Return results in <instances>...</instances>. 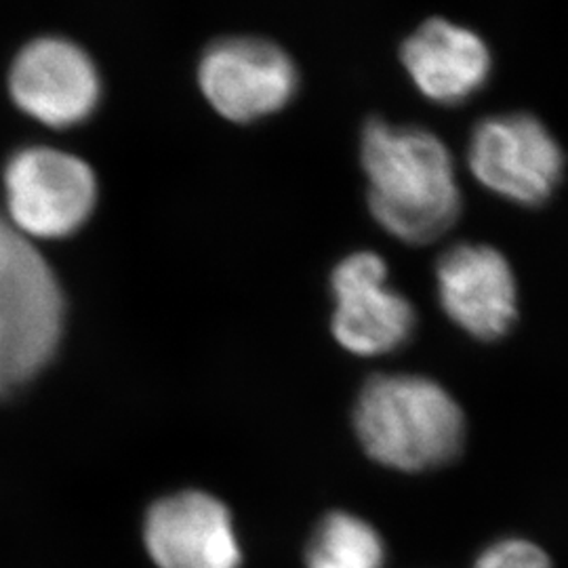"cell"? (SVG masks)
I'll list each match as a JSON object with an SVG mask.
<instances>
[{
	"mask_svg": "<svg viewBox=\"0 0 568 568\" xmlns=\"http://www.w3.org/2000/svg\"><path fill=\"white\" fill-rule=\"evenodd\" d=\"M436 284L448 318L474 339L497 342L518 321L516 272L490 244L448 246L436 264Z\"/></svg>",
	"mask_w": 568,
	"mask_h": 568,
	"instance_id": "obj_10",
	"label": "cell"
},
{
	"mask_svg": "<svg viewBox=\"0 0 568 568\" xmlns=\"http://www.w3.org/2000/svg\"><path fill=\"white\" fill-rule=\"evenodd\" d=\"M63 321L65 300L53 267L0 213V400L51 363Z\"/></svg>",
	"mask_w": 568,
	"mask_h": 568,
	"instance_id": "obj_3",
	"label": "cell"
},
{
	"mask_svg": "<svg viewBox=\"0 0 568 568\" xmlns=\"http://www.w3.org/2000/svg\"><path fill=\"white\" fill-rule=\"evenodd\" d=\"M333 335L363 356L386 354L406 344L417 325L415 307L387 286V265L375 251H356L335 265Z\"/></svg>",
	"mask_w": 568,
	"mask_h": 568,
	"instance_id": "obj_7",
	"label": "cell"
},
{
	"mask_svg": "<svg viewBox=\"0 0 568 568\" xmlns=\"http://www.w3.org/2000/svg\"><path fill=\"white\" fill-rule=\"evenodd\" d=\"M9 93L28 116L49 126H70L95 110L102 79L81 44L39 37L23 44L11 63Z\"/></svg>",
	"mask_w": 568,
	"mask_h": 568,
	"instance_id": "obj_8",
	"label": "cell"
},
{
	"mask_svg": "<svg viewBox=\"0 0 568 568\" xmlns=\"http://www.w3.org/2000/svg\"><path fill=\"white\" fill-rule=\"evenodd\" d=\"M7 220L28 239L77 232L98 201V180L81 156L51 145L18 148L2 169Z\"/></svg>",
	"mask_w": 568,
	"mask_h": 568,
	"instance_id": "obj_4",
	"label": "cell"
},
{
	"mask_svg": "<svg viewBox=\"0 0 568 568\" xmlns=\"http://www.w3.org/2000/svg\"><path fill=\"white\" fill-rule=\"evenodd\" d=\"M386 558L379 530L349 511L325 516L305 548V568H384Z\"/></svg>",
	"mask_w": 568,
	"mask_h": 568,
	"instance_id": "obj_12",
	"label": "cell"
},
{
	"mask_svg": "<svg viewBox=\"0 0 568 568\" xmlns=\"http://www.w3.org/2000/svg\"><path fill=\"white\" fill-rule=\"evenodd\" d=\"M142 537L156 568L243 567L232 511L204 490H180L154 501L145 511Z\"/></svg>",
	"mask_w": 568,
	"mask_h": 568,
	"instance_id": "obj_9",
	"label": "cell"
},
{
	"mask_svg": "<svg viewBox=\"0 0 568 568\" xmlns=\"http://www.w3.org/2000/svg\"><path fill=\"white\" fill-rule=\"evenodd\" d=\"M474 568H551V560L537 544L523 537H506L490 544Z\"/></svg>",
	"mask_w": 568,
	"mask_h": 568,
	"instance_id": "obj_13",
	"label": "cell"
},
{
	"mask_svg": "<svg viewBox=\"0 0 568 568\" xmlns=\"http://www.w3.org/2000/svg\"><path fill=\"white\" fill-rule=\"evenodd\" d=\"M354 426L368 457L400 471L445 466L466 443L462 405L417 373L373 375L358 394Z\"/></svg>",
	"mask_w": 568,
	"mask_h": 568,
	"instance_id": "obj_2",
	"label": "cell"
},
{
	"mask_svg": "<svg viewBox=\"0 0 568 568\" xmlns=\"http://www.w3.org/2000/svg\"><path fill=\"white\" fill-rule=\"evenodd\" d=\"M467 166L509 203L539 206L556 194L567 171L565 148L530 112H504L478 122L467 143Z\"/></svg>",
	"mask_w": 568,
	"mask_h": 568,
	"instance_id": "obj_5",
	"label": "cell"
},
{
	"mask_svg": "<svg viewBox=\"0 0 568 568\" xmlns=\"http://www.w3.org/2000/svg\"><path fill=\"white\" fill-rule=\"evenodd\" d=\"M204 98L232 121H255L288 102L297 89V68L276 42L227 37L211 42L199 63Z\"/></svg>",
	"mask_w": 568,
	"mask_h": 568,
	"instance_id": "obj_6",
	"label": "cell"
},
{
	"mask_svg": "<svg viewBox=\"0 0 568 568\" xmlns=\"http://www.w3.org/2000/svg\"><path fill=\"white\" fill-rule=\"evenodd\" d=\"M406 72L429 100L462 103L478 93L493 72L487 41L462 23L432 18L400 47Z\"/></svg>",
	"mask_w": 568,
	"mask_h": 568,
	"instance_id": "obj_11",
	"label": "cell"
},
{
	"mask_svg": "<svg viewBox=\"0 0 568 568\" xmlns=\"http://www.w3.org/2000/svg\"><path fill=\"white\" fill-rule=\"evenodd\" d=\"M361 159L368 206L389 234L427 244L457 224L462 187L453 154L436 133L373 116L363 129Z\"/></svg>",
	"mask_w": 568,
	"mask_h": 568,
	"instance_id": "obj_1",
	"label": "cell"
}]
</instances>
